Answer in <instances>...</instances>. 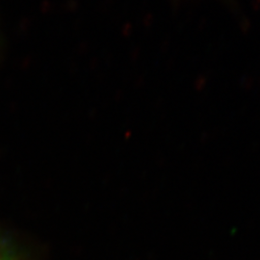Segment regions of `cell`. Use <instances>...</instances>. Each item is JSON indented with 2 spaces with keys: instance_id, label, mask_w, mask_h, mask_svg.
<instances>
[{
  "instance_id": "1",
  "label": "cell",
  "mask_w": 260,
  "mask_h": 260,
  "mask_svg": "<svg viewBox=\"0 0 260 260\" xmlns=\"http://www.w3.org/2000/svg\"><path fill=\"white\" fill-rule=\"evenodd\" d=\"M0 260H21L17 250L0 233Z\"/></svg>"
}]
</instances>
